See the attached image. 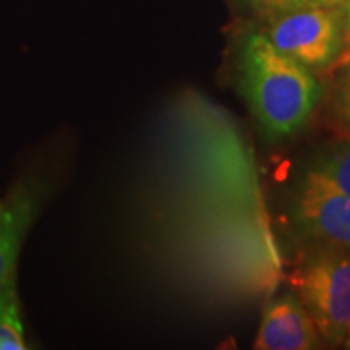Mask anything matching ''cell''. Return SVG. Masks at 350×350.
I'll list each match as a JSON object with an SVG mask.
<instances>
[{"label": "cell", "instance_id": "cell-1", "mask_svg": "<svg viewBox=\"0 0 350 350\" xmlns=\"http://www.w3.org/2000/svg\"><path fill=\"white\" fill-rule=\"evenodd\" d=\"M146 247L163 275L208 304L267 296L282 276L257 165L238 123L197 92L175 98L152 142Z\"/></svg>", "mask_w": 350, "mask_h": 350}, {"label": "cell", "instance_id": "cell-2", "mask_svg": "<svg viewBox=\"0 0 350 350\" xmlns=\"http://www.w3.org/2000/svg\"><path fill=\"white\" fill-rule=\"evenodd\" d=\"M241 94L271 140L292 137L308 123L321 96L310 68L276 49L265 33H250L238 49Z\"/></svg>", "mask_w": 350, "mask_h": 350}, {"label": "cell", "instance_id": "cell-3", "mask_svg": "<svg viewBox=\"0 0 350 350\" xmlns=\"http://www.w3.org/2000/svg\"><path fill=\"white\" fill-rule=\"evenodd\" d=\"M288 284L312 315L321 338L342 345L350 329V253L313 251L294 267Z\"/></svg>", "mask_w": 350, "mask_h": 350}, {"label": "cell", "instance_id": "cell-4", "mask_svg": "<svg viewBox=\"0 0 350 350\" xmlns=\"http://www.w3.org/2000/svg\"><path fill=\"white\" fill-rule=\"evenodd\" d=\"M267 38L306 68H325L342 51V10L306 6L269 20Z\"/></svg>", "mask_w": 350, "mask_h": 350}, {"label": "cell", "instance_id": "cell-5", "mask_svg": "<svg viewBox=\"0 0 350 350\" xmlns=\"http://www.w3.org/2000/svg\"><path fill=\"white\" fill-rule=\"evenodd\" d=\"M290 220L306 239L350 253V197L308 170L290 204Z\"/></svg>", "mask_w": 350, "mask_h": 350}, {"label": "cell", "instance_id": "cell-6", "mask_svg": "<svg viewBox=\"0 0 350 350\" xmlns=\"http://www.w3.org/2000/svg\"><path fill=\"white\" fill-rule=\"evenodd\" d=\"M321 335L312 315L294 294L273 298L265 306L253 349L312 350L321 347Z\"/></svg>", "mask_w": 350, "mask_h": 350}, {"label": "cell", "instance_id": "cell-7", "mask_svg": "<svg viewBox=\"0 0 350 350\" xmlns=\"http://www.w3.org/2000/svg\"><path fill=\"white\" fill-rule=\"evenodd\" d=\"M36 213V200L25 191L0 204V288L16 276V261L25 230Z\"/></svg>", "mask_w": 350, "mask_h": 350}, {"label": "cell", "instance_id": "cell-8", "mask_svg": "<svg viewBox=\"0 0 350 350\" xmlns=\"http://www.w3.org/2000/svg\"><path fill=\"white\" fill-rule=\"evenodd\" d=\"M16 276L0 288V350H25L24 325L16 296Z\"/></svg>", "mask_w": 350, "mask_h": 350}, {"label": "cell", "instance_id": "cell-9", "mask_svg": "<svg viewBox=\"0 0 350 350\" xmlns=\"http://www.w3.org/2000/svg\"><path fill=\"white\" fill-rule=\"evenodd\" d=\"M310 170L323 175L329 183L350 197V140H342L323 152Z\"/></svg>", "mask_w": 350, "mask_h": 350}, {"label": "cell", "instance_id": "cell-10", "mask_svg": "<svg viewBox=\"0 0 350 350\" xmlns=\"http://www.w3.org/2000/svg\"><path fill=\"white\" fill-rule=\"evenodd\" d=\"M333 111L337 115L338 125L350 133V61L340 63V75L333 92Z\"/></svg>", "mask_w": 350, "mask_h": 350}, {"label": "cell", "instance_id": "cell-11", "mask_svg": "<svg viewBox=\"0 0 350 350\" xmlns=\"http://www.w3.org/2000/svg\"><path fill=\"white\" fill-rule=\"evenodd\" d=\"M253 12L261 16L262 20H273L282 14L294 12L308 6V0H247Z\"/></svg>", "mask_w": 350, "mask_h": 350}, {"label": "cell", "instance_id": "cell-12", "mask_svg": "<svg viewBox=\"0 0 350 350\" xmlns=\"http://www.w3.org/2000/svg\"><path fill=\"white\" fill-rule=\"evenodd\" d=\"M350 61V0L345 8V18H342V55L338 63Z\"/></svg>", "mask_w": 350, "mask_h": 350}, {"label": "cell", "instance_id": "cell-13", "mask_svg": "<svg viewBox=\"0 0 350 350\" xmlns=\"http://www.w3.org/2000/svg\"><path fill=\"white\" fill-rule=\"evenodd\" d=\"M349 0H308V6H317V8H331V10H342L347 8Z\"/></svg>", "mask_w": 350, "mask_h": 350}, {"label": "cell", "instance_id": "cell-14", "mask_svg": "<svg viewBox=\"0 0 350 350\" xmlns=\"http://www.w3.org/2000/svg\"><path fill=\"white\" fill-rule=\"evenodd\" d=\"M342 347H345V349H350V329H349V335H347V338H345V342H342Z\"/></svg>", "mask_w": 350, "mask_h": 350}]
</instances>
